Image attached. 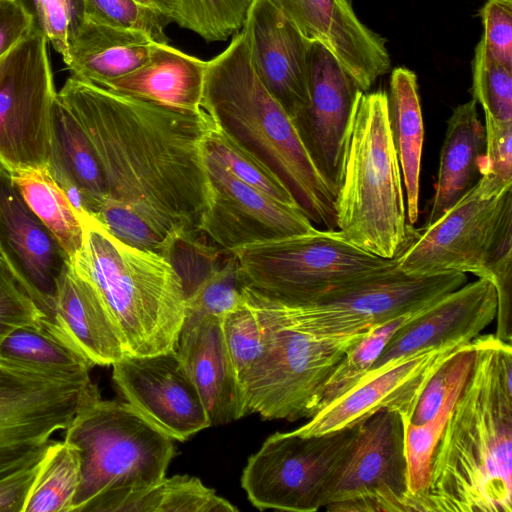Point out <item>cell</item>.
<instances>
[{
  "instance_id": "obj_1",
  "label": "cell",
  "mask_w": 512,
  "mask_h": 512,
  "mask_svg": "<svg viewBox=\"0 0 512 512\" xmlns=\"http://www.w3.org/2000/svg\"><path fill=\"white\" fill-rule=\"evenodd\" d=\"M58 101L89 139L107 197L92 217L119 240L171 261L196 241L206 205V113L188 114L67 78Z\"/></svg>"
},
{
  "instance_id": "obj_2",
  "label": "cell",
  "mask_w": 512,
  "mask_h": 512,
  "mask_svg": "<svg viewBox=\"0 0 512 512\" xmlns=\"http://www.w3.org/2000/svg\"><path fill=\"white\" fill-rule=\"evenodd\" d=\"M472 345L418 511L512 512V346L493 334Z\"/></svg>"
},
{
  "instance_id": "obj_3",
  "label": "cell",
  "mask_w": 512,
  "mask_h": 512,
  "mask_svg": "<svg viewBox=\"0 0 512 512\" xmlns=\"http://www.w3.org/2000/svg\"><path fill=\"white\" fill-rule=\"evenodd\" d=\"M202 109L285 184L313 224L336 228L335 193L307 151L292 118L255 73L242 30L207 61Z\"/></svg>"
},
{
  "instance_id": "obj_4",
  "label": "cell",
  "mask_w": 512,
  "mask_h": 512,
  "mask_svg": "<svg viewBox=\"0 0 512 512\" xmlns=\"http://www.w3.org/2000/svg\"><path fill=\"white\" fill-rule=\"evenodd\" d=\"M83 225V246L71 265L96 291L126 355L175 350L186 294L173 263L119 240L92 217Z\"/></svg>"
},
{
  "instance_id": "obj_5",
  "label": "cell",
  "mask_w": 512,
  "mask_h": 512,
  "mask_svg": "<svg viewBox=\"0 0 512 512\" xmlns=\"http://www.w3.org/2000/svg\"><path fill=\"white\" fill-rule=\"evenodd\" d=\"M402 173L388 118L387 92L357 94L335 195L336 227L353 244L395 258L408 239Z\"/></svg>"
},
{
  "instance_id": "obj_6",
  "label": "cell",
  "mask_w": 512,
  "mask_h": 512,
  "mask_svg": "<svg viewBox=\"0 0 512 512\" xmlns=\"http://www.w3.org/2000/svg\"><path fill=\"white\" fill-rule=\"evenodd\" d=\"M64 441L78 453L80 482L71 512H96L103 502L165 477L173 439L127 402L103 400L98 389L78 407Z\"/></svg>"
},
{
  "instance_id": "obj_7",
  "label": "cell",
  "mask_w": 512,
  "mask_h": 512,
  "mask_svg": "<svg viewBox=\"0 0 512 512\" xmlns=\"http://www.w3.org/2000/svg\"><path fill=\"white\" fill-rule=\"evenodd\" d=\"M245 294L263 330V350L242 382L245 414L263 419H310L346 351L365 333L341 339L309 335L290 325L271 296L248 285Z\"/></svg>"
},
{
  "instance_id": "obj_8",
  "label": "cell",
  "mask_w": 512,
  "mask_h": 512,
  "mask_svg": "<svg viewBox=\"0 0 512 512\" xmlns=\"http://www.w3.org/2000/svg\"><path fill=\"white\" fill-rule=\"evenodd\" d=\"M246 284L292 302H309L396 262L371 254L339 230L312 232L231 250Z\"/></svg>"
},
{
  "instance_id": "obj_9",
  "label": "cell",
  "mask_w": 512,
  "mask_h": 512,
  "mask_svg": "<svg viewBox=\"0 0 512 512\" xmlns=\"http://www.w3.org/2000/svg\"><path fill=\"white\" fill-rule=\"evenodd\" d=\"M512 257V187L498 195L477 183L434 223L410 226L396 256L400 270L430 276L472 273L491 281L494 269Z\"/></svg>"
},
{
  "instance_id": "obj_10",
  "label": "cell",
  "mask_w": 512,
  "mask_h": 512,
  "mask_svg": "<svg viewBox=\"0 0 512 512\" xmlns=\"http://www.w3.org/2000/svg\"><path fill=\"white\" fill-rule=\"evenodd\" d=\"M467 281L465 273L421 276L403 272L397 261L309 302L272 297L280 315L295 328L318 338L341 339L415 313Z\"/></svg>"
},
{
  "instance_id": "obj_11",
  "label": "cell",
  "mask_w": 512,
  "mask_h": 512,
  "mask_svg": "<svg viewBox=\"0 0 512 512\" xmlns=\"http://www.w3.org/2000/svg\"><path fill=\"white\" fill-rule=\"evenodd\" d=\"M359 425L322 435L289 431L269 436L243 469L241 485L249 501L260 510L315 512L324 508Z\"/></svg>"
},
{
  "instance_id": "obj_12",
  "label": "cell",
  "mask_w": 512,
  "mask_h": 512,
  "mask_svg": "<svg viewBox=\"0 0 512 512\" xmlns=\"http://www.w3.org/2000/svg\"><path fill=\"white\" fill-rule=\"evenodd\" d=\"M96 387L0 359V478L40 460Z\"/></svg>"
},
{
  "instance_id": "obj_13",
  "label": "cell",
  "mask_w": 512,
  "mask_h": 512,
  "mask_svg": "<svg viewBox=\"0 0 512 512\" xmlns=\"http://www.w3.org/2000/svg\"><path fill=\"white\" fill-rule=\"evenodd\" d=\"M56 99L48 42L34 28L0 58V165L9 173L47 165Z\"/></svg>"
},
{
  "instance_id": "obj_14",
  "label": "cell",
  "mask_w": 512,
  "mask_h": 512,
  "mask_svg": "<svg viewBox=\"0 0 512 512\" xmlns=\"http://www.w3.org/2000/svg\"><path fill=\"white\" fill-rule=\"evenodd\" d=\"M324 508L332 512L413 511L405 421L398 411L383 409L360 423Z\"/></svg>"
},
{
  "instance_id": "obj_15",
  "label": "cell",
  "mask_w": 512,
  "mask_h": 512,
  "mask_svg": "<svg viewBox=\"0 0 512 512\" xmlns=\"http://www.w3.org/2000/svg\"><path fill=\"white\" fill-rule=\"evenodd\" d=\"M203 149L207 197L198 233L230 252L316 229L299 207L281 203L246 184L204 146Z\"/></svg>"
},
{
  "instance_id": "obj_16",
  "label": "cell",
  "mask_w": 512,
  "mask_h": 512,
  "mask_svg": "<svg viewBox=\"0 0 512 512\" xmlns=\"http://www.w3.org/2000/svg\"><path fill=\"white\" fill-rule=\"evenodd\" d=\"M464 345L430 347L398 358L375 374L359 379L293 431L304 436L322 435L359 425L383 409L396 410L410 420L427 381Z\"/></svg>"
},
{
  "instance_id": "obj_17",
  "label": "cell",
  "mask_w": 512,
  "mask_h": 512,
  "mask_svg": "<svg viewBox=\"0 0 512 512\" xmlns=\"http://www.w3.org/2000/svg\"><path fill=\"white\" fill-rule=\"evenodd\" d=\"M112 366L114 384L127 403L173 440L185 441L210 426L176 350L125 355Z\"/></svg>"
},
{
  "instance_id": "obj_18",
  "label": "cell",
  "mask_w": 512,
  "mask_h": 512,
  "mask_svg": "<svg viewBox=\"0 0 512 512\" xmlns=\"http://www.w3.org/2000/svg\"><path fill=\"white\" fill-rule=\"evenodd\" d=\"M0 257L56 334L57 280L70 263L58 241L28 207L0 165ZM58 336V335H57Z\"/></svg>"
},
{
  "instance_id": "obj_19",
  "label": "cell",
  "mask_w": 512,
  "mask_h": 512,
  "mask_svg": "<svg viewBox=\"0 0 512 512\" xmlns=\"http://www.w3.org/2000/svg\"><path fill=\"white\" fill-rule=\"evenodd\" d=\"M308 102L292 119L314 164L333 189L339 184L344 141L361 90L338 59L309 40Z\"/></svg>"
},
{
  "instance_id": "obj_20",
  "label": "cell",
  "mask_w": 512,
  "mask_h": 512,
  "mask_svg": "<svg viewBox=\"0 0 512 512\" xmlns=\"http://www.w3.org/2000/svg\"><path fill=\"white\" fill-rule=\"evenodd\" d=\"M497 305V292L490 280L465 283L413 315L363 377L425 348L470 343L496 318Z\"/></svg>"
},
{
  "instance_id": "obj_21",
  "label": "cell",
  "mask_w": 512,
  "mask_h": 512,
  "mask_svg": "<svg viewBox=\"0 0 512 512\" xmlns=\"http://www.w3.org/2000/svg\"><path fill=\"white\" fill-rule=\"evenodd\" d=\"M309 40L322 43L367 92L390 69L383 37L365 26L349 0H268Z\"/></svg>"
},
{
  "instance_id": "obj_22",
  "label": "cell",
  "mask_w": 512,
  "mask_h": 512,
  "mask_svg": "<svg viewBox=\"0 0 512 512\" xmlns=\"http://www.w3.org/2000/svg\"><path fill=\"white\" fill-rule=\"evenodd\" d=\"M241 30L255 73L293 119L308 102L309 39L268 0H252Z\"/></svg>"
},
{
  "instance_id": "obj_23",
  "label": "cell",
  "mask_w": 512,
  "mask_h": 512,
  "mask_svg": "<svg viewBox=\"0 0 512 512\" xmlns=\"http://www.w3.org/2000/svg\"><path fill=\"white\" fill-rule=\"evenodd\" d=\"M175 350L201 398L210 426L246 416L220 318L207 316L183 323Z\"/></svg>"
},
{
  "instance_id": "obj_24",
  "label": "cell",
  "mask_w": 512,
  "mask_h": 512,
  "mask_svg": "<svg viewBox=\"0 0 512 512\" xmlns=\"http://www.w3.org/2000/svg\"><path fill=\"white\" fill-rule=\"evenodd\" d=\"M55 322L57 335L93 365H113L126 355L96 291L70 263L57 280Z\"/></svg>"
},
{
  "instance_id": "obj_25",
  "label": "cell",
  "mask_w": 512,
  "mask_h": 512,
  "mask_svg": "<svg viewBox=\"0 0 512 512\" xmlns=\"http://www.w3.org/2000/svg\"><path fill=\"white\" fill-rule=\"evenodd\" d=\"M207 61L168 43H157L149 59L103 88L179 112L200 114Z\"/></svg>"
},
{
  "instance_id": "obj_26",
  "label": "cell",
  "mask_w": 512,
  "mask_h": 512,
  "mask_svg": "<svg viewBox=\"0 0 512 512\" xmlns=\"http://www.w3.org/2000/svg\"><path fill=\"white\" fill-rule=\"evenodd\" d=\"M47 169L83 222L107 197L100 163L84 130L56 99Z\"/></svg>"
},
{
  "instance_id": "obj_27",
  "label": "cell",
  "mask_w": 512,
  "mask_h": 512,
  "mask_svg": "<svg viewBox=\"0 0 512 512\" xmlns=\"http://www.w3.org/2000/svg\"><path fill=\"white\" fill-rule=\"evenodd\" d=\"M156 44L143 33L86 16L63 62L71 76L104 87L143 65Z\"/></svg>"
},
{
  "instance_id": "obj_28",
  "label": "cell",
  "mask_w": 512,
  "mask_h": 512,
  "mask_svg": "<svg viewBox=\"0 0 512 512\" xmlns=\"http://www.w3.org/2000/svg\"><path fill=\"white\" fill-rule=\"evenodd\" d=\"M484 149L485 129L472 98L455 107L447 121L435 192L424 226L437 221L477 183Z\"/></svg>"
},
{
  "instance_id": "obj_29",
  "label": "cell",
  "mask_w": 512,
  "mask_h": 512,
  "mask_svg": "<svg viewBox=\"0 0 512 512\" xmlns=\"http://www.w3.org/2000/svg\"><path fill=\"white\" fill-rule=\"evenodd\" d=\"M388 118L407 198V220L416 223L419 214V182L424 125L415 73L393 69L387 93Z\"/></svg>"
},
{
  "instance_id": "obj_30",
  "label": "cell",
  "mask_w": 512,
  "mask_h": 512,
  "mask_svg": "<svg viewBox=\"0 0 512 512\" xmlns=\"http://www.w3.org/2000/svg\"><path fill=\"white\" fill-rule=\"evenodd\" d=\"M238 508L198 478L175 475L111 498L96 512H235Z\"/></svg>"
},
{
  "instance_id": "obj_31",
  "label": "cell",
  "mask_w": 512,
  "mask_h": 512,
  "mask_svg": "<svg viewBox=\"0 0 512 512\" xmlns=\"http://www.w3.org/2000/svg\"><path fill=\"white\" fill-rule=\"evenodd\" d=\"M9 174L28 207L55 237L71 264L83 246L84 225L47 166Z\"/></svg>"
},
{
  "instance_id": "obj_32",
  "label": "cell",
  "mask_w": 512,
  "mask_h": 512,
  "mask_svg": "<svg viewBox=\"0 0 512 512\" xmlns=\"http://www.w3.org/2000/svg\"><path fill=\"white\" fill-rule=\"evenodd\" d=\"M0 359L48 374L90 378L94 366L80 351L42 324L14 330L0 346Z\"/></svg>"
},
{
  "instance_id": "obj_33",
  "label": "cell",
  "mask_w": 512,
  "mask_h": 512,
  "mask_svg": "<svg viewBox=\"0 0 512 512\" xmlns=\"http://www.w3.org/2000/svg\"><path fill=\"white\" fill-rule=\"evenodd\" d=\"M80 482L78 453L63 441H51L40 464L24 512H71Z\"/></svg>"
},
{
  "instance_id": "obj_34",
  "label": "cell",
  "mask_w": 512,
  "mask_h": 512,
  "mask_svg": "<svg viewBox=\"0 0 512 512\" xmlns=\"http://www.w3.org/2000/svg\"><path fill=\"white\" fill-rule=\"evenodd\" d=\"M203 146L246 184L281 203L299 207L280 178L257 156L217 126L207 113Z\"/></svg>"
},
{
  "instance_id": "obj_35",
  "label": "cell",
  "mask_w": 512,
  "mask_h": 512,
  "mask_svg": "<svg viewBox=\"0 0 512 512\" xmlns=\"http://www.w3.org/2000/svg\"><path fill=\"white\" fill-rule=\"evenodd\" d=\"M417 312L376 325L356 341L328 379L318 411L352 388L373 367L394 334Z\"/></svg>"
},
{
  "instance_id": "obj_36",
  "label": "cell",
  "mask_w": 512,
  "mask_h": 512,
  "mask_svg": "<svg viewBox=\"0 0 512 512\" xmlns=\"http://www.w3.org/2000/svg\"><path fill=\"white\" fill-rule=\"evenodd\" d=\"M470 373V372H469ZM469 375V374H468ZM468 375L461 377L451 388L435 417L421 425L405 421V451L408 466V489L413 511H418L419 499L425 494L430 478L431 459L443 432L449 413Z\"/></svg>"
},
{
  "instance_id": "obj_37",
  "label": "cell",
  "mask_w": 512,
  "mask_h": 512,
  "mask_svg": "<svg viewBox=\"0 0 512 512\" xmlns=\"http://www.w3.org/2000/svg\"><path fill=\"white\" fill-rule=\"evenodd\" d=\"M174 22L207 42L225 41L239 32L252 0H172Z\"/></svg>"
},
{
  "instance_id": "obj_38",
  "label": "cell",
  "mask_w": 512,
  "mask_h": 512,
  "mask_svg": "<svg viewBox=\"0 0 512 512\" xmlns=\"http://www.w3.org/2000/svg\"><path fill=\"white\" fill-rule=\"evenodd\" d=\"M222 265L211 267L187 295L183 323L207 316L223 318L241 301L247 285L234 256Z\"/></svg>"
},
{
  "instance_id": "obj_39",
  "label": "cell",
  "mask_w": 512,
  "mask_h": 512,
  "mask_svg": "<svg viewBox=\"0 0 512 512\" xmlns=\"http://www.w3.org/2000/svg\"><path fill=\"white\" fill-rule=\"evenodd\" d=\"M221 327L229 357L242 385L263 350L262 325L245 288L240 303L221 318Z\"/></svg>"
},
{
  "instance_id": "obj_40",
  "label": "cell",
  "mask_w": 512,
  "mask_h": 512,
  "mask_svg": "<svg viewBox=\"0 0 512 512\" xmlns=\"http://www.w3.org/2000/svg\"><path fill=\"white\" fill-rule=\"evenodd\" d=\"M33 25L54 50L67 58L70 45L85 18L84 0H18Z\"/></svg>"
},
{
  "instance_id": "obj_41",
  "label": "cell",
  "mask_w": 512,
  "mask_h": 512,
  "mask_svg": "<svg viewBox=\"0 0 512 512\" xmlns=\"http://www.w3.org/2000/svg\"><path fill=\"white\" fill-rule=\"evenodd\" d=\"M86 16L110 26L143 33L168 43L165 28L173 22L159 10L137 0H84Z\"/></svg>"
},
{
  "instance_id": "obj_42",
  "label": "cell",
  "mask_w": 512,
  "mask_h": 512,
  "mask_svg": "<svg viewBox=\"0 0 512 512\" xmlns=\"http://www.w3.org/2000/svg\"><path fill=\"white\" fill-rule=\"evenodd\" d=\"M472 67L473 99L480 103L484 115L512 122V69L489 59L480 41L475 48Z\"/></svg>"
},
{
  "instance_id": "obj_43",
  "label": "cell",
  "mask_w": 512,
  "mask_h": 512,
  "mask_svg": "<svg viewBox=\"0 0 512 512\" xmlns=\"http://www.w3.org/2000/svg\"><path fill=\"white\" fill-rule=\"evenodd\" d=\"M485 149L480 180L491 195L512 187V122L485 116Z\"/></svg>"
},
{
  "instance_id": "obj_44",
  "label": "cell",
  "mask_w": 512,
  "mask_h": 512,
  "mask_svg": "<svg viewBox=\"0 0 512 512\" xmlns=\"http://www.w3.org/2000/svg\"><path fill=\"white\" fill-rule=\"evenodd\" d=\"M475 357L472 341L446 360L427 381L415 406L410 423L421 425L441 409L453 385L469 374Z\"/></svg>"
},
{
  "instance_id": "obj_45",
  "label": "cell",
  "mask_w": 512,
  "mask_h": 512,
  "mask_svg": "<svg viewBox=\"0 0 512 512\" xmlns=\"http://www.w3.org/2000/svg\"><path fill=\"white\" fill-rule=\"evenodd\" d=\"M44 317L0 257V346L14 330L40 325Z\"/></svg>"
},
{
  "instance_id": "obj_46",
  "label": "cell",
  "mask_w": 512,
  "mask_h": 512,
  "mask_svg": "<svg viewBox=\"0 0 512 512\" xmlns=\"http://www.w3.org/2000/svg\"><path fill=\"white\" fill-rule=\"evenodd\" d=\"M485 55L512 69V0H487L480 10Z\"/></svg>"
},
{
  "instance_id": "obj_47",
  "label": "cell",
  "mask_w": 512,
  "mask_h": 512,
  "mask_svg": "<svg viewBox=\"0 0 512 512\" xmlns=\"http://www.w3.org/2000/svg\"><path fill=\"white\" fill-rule=\"evenodd\" d=\"M42 458L0 478V512H24Z\"/></svg>"
},
{
  "instance_id": "obj_48",
  "label": "cell",
  "mask_w": 512,
  "mask_h": 512,
  "mask_svg": "<svg viewBox=\"0 0 512 512\" xmlns=\"http://www.w3.org/2000/svg\"><path fill=\"white\" fill-rule=\"evenodd\" d=\"M33 30V20L18 0H0V58Z\"/></svg>"
},
{
  "instance_id": "obj_49",
  "label": "cell",
  "mask_w": 512,
  "mask_h": 512,
  "mask_svg": "<svg viewBox=\"0 0 512 512\" xmlns=\"http://www.w3.org/2000/svg\"><path fill=\"white\" fill-rule=\"evenodd\" d=\"M147 6L161 11L167 15L173 22L175 17V10L172 0H137Z\"/></svg>"
}]
</instances>
